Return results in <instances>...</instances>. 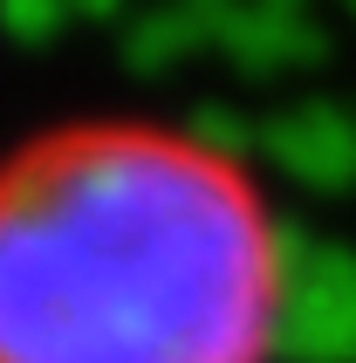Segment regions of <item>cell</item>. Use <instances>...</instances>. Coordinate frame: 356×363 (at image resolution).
<instances>
[{
    "mask_svg": "<svg viewBox=\"0 0 356 363\" xmlns=\"http://www.w3.org/2000/svg\"><path fill=\"white\" fill-rule=\"evenodd\" d=\"M274 220L226 151L96 117L0 158V363H267Z\"/></svg>",
    "mask_w": 356,
    "mask_h": 363,
    "instance_id": "6da1fadb",
    "label": "cell"
}]
</instances>
